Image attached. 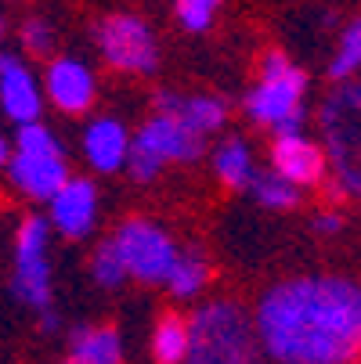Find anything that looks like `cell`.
I'll use <instances>...</instances> for the list:
<instances>
[{
    "label": "cell",
    "instance_id": "1",
    "mask_svg": "<svg viewBox=\"0 0 361 364\" xmlns=\"http://www.w3.org/2000/svg\"><path fill=\"white\" fill-rule=\"evenodd\" d=\"M256 339L275 364H354L361 357V282L300 274L256 303Z\"/></svg>",
    "mask_w": 361,
    "mask_h": 364
},
{
    "label": "cell",
    "instance_id": "2",
    "mask_svg": "<svg viewBox=\"0 0 361 364\" xmlns=\"http://www.w3.org/2000/svg\"><path fill=\"white\" fill-rule=\"evenodd\" d=\"M184 364H264L256 325L235 299H210L188 318Z\"/></svg>",
    "mask_w": 361,
    "mask_h": 364
},
{
    "label": "cell",
    "instance_id": "3",
    "mask_svg": "<svg viewBox=\"0 0 361 364\" xmlns=\"http://www.w3.org/2000/svg\"><path fill=\"white\" fill-rule=\"evenodd\" d=\"M325 105L318 112L322 123V151L333 170V184L343 191V198L361 202V83L340 80Z\"/></svg>",
    "mask_w": 361,
    "mask_h": 364
},
{
    "label": "cell",
    "instance_id": "4",
    "mask_svg": "<svg viewBox=\"0 0 361 364\" xmlns=\"http://www.w3.org/2000/svg\"><path fill=\"white\" fill-rule=\"evenodd\" d=\"M307 76L282 50H268L261 62V83L246 94V116L275 134H296L303 127Z\"/></svg>",
    "mask_w": 361,
    "mask_h": 364
},
{
    "label": "cell",
    "instance_id": "5",
    "mask_svg": "<svg viewBox=\"0 0 361 364\" xmlns=\"http://www.w3.org/2000/svg\"><path fill=\"white\" fill-rule=\"evenodd\" d=\"M113 245L123 259V271L127 278H137V282H163L170 264H174V256L181 252L174 245V238L159 228V224H152V220H123L113 235Z\"/></svg>",
    "mask_w": 361,
    "mask_h": 364
},
{
    "label": "cell",
    "instance_id": "6",
    "mask_svg": "<svg viewBox=\"0 0 361 364\" xmlns=\"http://www.w3.org/2000/svg\"><path fill=\"white\" fill-rule=\"evenodd\" d=\"M98 50L105 58V65H113L116 73H130V76H148L159 65L156 33L148 29V22H141L134 15H109L101 22Z\"/></svg>",
    "mask_w": 361,
    "mask_h": 364
},
{
    "label": "cell",
    "instance_id": "7",
    "mask_svg": "<svg viewBox=\"0 0 361 364\" xmlns=\"http://www.w3.org/2000/svg\"><path fill=\"white\" fill-rule=\"evenodd\" d=\"M47 245H51V224L43 217H29L22 220L19 235H15V296L43 314L51 310V259H47Z\"/></svg>",
    "mask_w": 361,
    "mask_h": 364
},
{
    "label": "cell",
    "instance_id": "8",
    "mask_svg": "<svg viewBox=\"0 0 361 364\" xmlns=\"http://www.w3.org/2000/svg\"><path fill=\"white\" fill-rule=\"evenodd\" d=\"M202 134H195L181 116L174 112H156L134 137V144H141L145 151H152L163 166L170 163H195L202 155Z\"/></svg>",
    "mask_w": 361,
    "mask_h": 364
},
{
    "label": "cell",
    "instance_id": "9",
    "mask_svg": "<svg viewBox=\"0 0 361 364\" xmlns=\"http://www.w3.org/2000/svg\"><path fill=\"white\" fill-rule=\"evenodd\" d=\"M47 224L66 238H87L98 220V188L87 177H66V184L47 198Z\"/></svg>",
    "mask_w": 361,
    "mask_h": 364
},
{
    "label": "cell",
    "instance_id": "10",
    "mask_svg": "<svg viewBox=\"0 0 361 364\" xmlns=\"http://www.w3.org/2000/svg\"><path fill=\"white\" fill-rule=\"evenodd\" d=\"M271 170L282 173L286 181H293L296 188H315V184L325 181L329 159H325L322 144H315L311 137H303V130H296V134H275Z\"/></svg>",
    "mask_w": 361,
    "mask_h": 364
},
{
    "label": "cell",
    "instance_id": "11",
    "mask_svg": "<svg viewBox=\"0 0 361 364\" xmlns=\"http://www.w3.org/2000/svg\"><path fill=\"white\" fill-rule=\"evenodd\" d=\"M4 166H8L11 184L26 198H36V202H47L69 177L66 151H19L15 148V155H8Z\"/></svg>",
    "mask_w": 361,
    "mask_h": 364
},
{
    "label": "cell",
    "instance_id": "12",
    "mask_svg": "<svg viewBox=\"0 0 361 364\" xmlns=\"http://www.w3.org/2000/svg\"><path fill=\"white\" fill-rule=\"evenodd\" d=\"M43 90H47V101L55 109L80 116L94 105V73L76 58H55L47 65Z\"/></svg>",
    "mask_w": 361,
    "mask_h": 364
},
{
    "label": "cell",
    "instance_id": "13",
    "mask_svg": "<svg viewBox=\"0 0 361 364\" xmlns=\"http://www.w3.org/2000/svg\"><path fill=\"white\" fill-rule=\"evenodd\" d=\"M0 105H4L8 119L19 127L40 119V109H43L36 76L15 55H0Z\"/></svg>",
    "mask_w": 361,
    "mask_h": 364
},
{
    "label": "cell",
    "instance_id": "14",
    "mask_svg": "<svg viewBox=\"0 0 361 364\" xmlns=\"http://www.w3.org/2000/svg\"><path fill=\"white\" fill-rule=\"evenodd\" d=\"M127 151H130V134L120 119L113 116H101L83 130V159L90 170L98 173H116L127 163Z\"/></svg>",
    "mask_w": 361,
    "mask_h": 364
},
{
    "label": "cell",
    "instance_id": "15",
    "mask_svg": "<svg viewBox=\"0 0 361 364\" xmlns=\"http://www.w3.org/2000/svg\"><path fill=\"white\" fill-rule=\"evenodd\" d=\"M156 112H174L181 116L195 134H214L224 127L228 119V109H224V101L214 97V94H192V97H181L174 90H159L156 94Z\"/></svg>",
    "mask_w": 361,
    "mask_h": 364
},
{
    "label": "cell",
    "instance_id": "16",
    "mask_svg": "<svg viewBox=\"0 0 361 364\" xmlns=\"http://www.w3.org/2000/svg\"><path fill=\"white\" fill-rule=\"evenodd\" d=\"M69 364H123V336L113 325H87L69 339Z\"/></svg>",
    "mask_w": 361,
    "mask_h": 364
},
{
    "label": "cell",
    "instance_id": "17",
    "mask_svg": "<svg viewBox=\"0 0 361 364\" xmlns=\"http://www.w3.org/2000/svg\"><path fill=\"white\" fill-rule=\"evenodd\" d=\"M214 173L224 188H249L256 166H253V151L242 137L221 141V148L214 151Z\"/></svg>",
    "mask_w": 361,
    "mask_h": 364
},
{
    "label": "cell",
    "instance_id": "18",
    "mask_svg": "<svg viewBox=\"0 0 361 364\" xmlns=\"http://www.w3.org/2000/svg\"><path fill=\"white\" fill-rule=\"evenodd\" d=\"M206 282H210V267H206V259L199 252H177L174 264L163 278V285L177 296V299H192L206 289Z\"/></svg>",
    "mask_w": 361,
    "mask_h": 364
},
{
    "label": "cell",
    "instance_id": "19",
    "mask_svg": "<svg viewBox=\"0 0 361 364\" xmlns=\"http://www.w3.org/2000/svg\"><path fill=\"white\" fill-rule=\"evenodd\" d=\"M152 353H156L159 364H184V353H188V318L163 314L156 332H152Z\"/></svg>",
    "mask_w": 361,
    "mask_h": 364
},
{
    "label": "cell",
    "instance_id": "20",
    "mask_svg": "<svg viewBox=\"0 0 361 364\" xmlns=\"http://www.w3.org/2000/svg\"><path fill=\"white\" fill-rule=\"evenodd\" d=\"M249 188H253L256 202L268 205V210H293V205L300 202V188L293 181H286L282 173H275V170L271 173H253Z\"/></svg>",
    "mask_w": 361,
    "mask_h": 364
},
{
    "label": "cell",
    "instance_id": "21",
    "mask_svg": "<svg viewBox=\"0 0 361 364\" xmlns=\"http://www.w3.org/2000/svg\"><path fill=\"white\" fill-rule=\"evenodd\" d=\"M361 69V18H354L343 36H340V47L329 62V76L333 80H350L354 73Z\"/></svg>",
    "mask_w": 361,
    "mask_h": 364
},
{
    "label": "cell",
    "instance_id": "22",
    "mask_svg": "<svg viewBox=\"0 0 361 364\" xmlns=\"http://www.w3.org/2000/svg\"><path fill=\"white\" fill-rule=\"evenodd\" d=\"M90 274H94V282H98L101 289H120V285H123L127 271H123V259H120V252H116L113 238H109V242H101V245L94 249Z\"/></svg>",
    "mask_w": 361,
    "mask_h": 364
},
{
    "label": "cell",
    "instance_id": "23",
    "mask_svg": "<svg viewBox=\"0 0 361 364\" xmlns=\"http://www.w3.org/2000/svg\"><path fill=\"white\" fill-rule=\"evenodd\" d=\"M217 8H221V0H177V18L188 33H202V29H210Z\"/></svg>",
    "mask_w": 361,
    "mask_h": 364
},
{
    "label": "cell",
    "instance_id": "24",
    "mask_svg": "<svg viewBox=\"0 0 361 364\" xmlns=\"http://www.w3.org/2000/svg\"><path fill=\"white\" fill-rule=\"evenodd\" d=\"M19 36H22V43L33 50V55H47L51 43H55V29H51V22L47 18H36V15L22 22Z\"/></svg>",
    "mask_w": 361,
    "mask_h": 364
},
{
    "label": "cell",
    "instance_id": "25",
    "mask_svg": "<svg viewBox=\"0 0 361 364\" xmlns=\"http://www.w3.org/2000/svg\"><path fill=\"white\" fill-rule=\"evenodd\" d=\"M343 228V217L336 213V210H322L318 217H315V231L318 235H336Z\"/></svg>",
    "mask_w": 361,
    "mask_h": 364
},
{
    "label": "cell",
    "instance_id": "26",
    "mask_svg": "<svg viewBox=\"0 0 361 364\" xmlns=\"http://www.w3.org/2000/svg\"><path fill=\"white\" fill-rule=\"evenodd\" d=\"M8 155H11V151H8V141H4V137H0V166H4V163H8Z\"/></svg>",
    "mask_w": 361,
    "mask_h": 364
},
{
    "label": "cell",
    "instance_id": "27",
    "mask_svg": "<svg viewBox=\"0 0 361 364\" xmlns=\"http://www.w3.org/2000/svg\"><path fill=\"white\" fill-rule=\"evenodd\" d=\"M0 40H4V22H0Z\"/></svg>",
    "mask_w": 361,
    "mask_h": 364
},
{
    "label": "cell",
    "instance_id": "28",
    "mask_svg": "<svg viewBox=\"0 0 361 364\" xmlns=\"http://www.w3.org/2000/svg\"><path fill=\"white\" fill-rule=\"evenodd\" d=\"M66 364H69V360H66Z\"/></svg>",
    "mask_w": 361,
    "mask_h": 364
}]
</instances>
